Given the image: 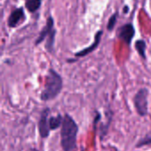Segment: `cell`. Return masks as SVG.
Segmentation results:
<instances>
[{
  "mask_svg": "<svg viewBox=\"0 0 151 151\" xmlns=\"http://www.w3.org/2000/svg\"><path fill=\"white\" fill-rule=\"evenodd\" d=\"M113 115H114V112L110 108L105 111L106 121L105 122H100L98 129H97L99 131V138H100L101 142H103L104 139L108 134L109 128H110V127L111 125V122H112V119H113Z\"/></svg>",
  "mask_w": 151,
  "mask_h": 151,
  "instance_id": "6",
  "label": "cell"
},
{
  "mask_svg": "<svg viewBox=\"0 0 151 151\" xmlns=\"http://www.w3.org/2000/svg\"><path fill=\"white\" fill-rule=\"evenodd\" d=\"M51 110L49 107H45L40 112V117L37 123V130L42 139H47L50 134V128L49 125V116H50Z\"/></svg>",
  "mask_w": 151,
  "mask_h": 151,
  "instance_id": "4",
  "label": "cell"
},
{
  "mask_svg": "<svg viewBox=\"0 0 151 151\" xmlns=\"http://www.w3.org/2000/svg\"><path fill=\"white\" fill-rule=\"evenodd\" d=\"M79 126L73 118L65 113L60 128V146L63 151H74L77 147Z\"/></svg>",
  "mask_w": 151,
  "mask_h": 151,
  "instance_id": "1",
  "label": "cell"
},
{
  "mask_svg": "<svg viewBox=\"0 0 151 151\" xmlns=\"http://www.w3.org/2000/svg\"><path fill=\"white\" fill-rule=\"evenodd\" d=\"M30 151H43V150H40L36 149V148H32V149H30Z\"/></svg>",
  "mask_w": 151,
  "mask_h": 151,
  "instance_id": "18",
  "label": "cell"
},
{
  "mask_svg": "<svg viewBox=\"0 0 151 151\" xmlns=\"http://www.w3.org/2000/svg\"><path fill=\"white\" fill-rule=\"evenodd\" d=\"M134 47L136 51L138 52L139 56L146 60L147 59V56H146V49H147V43L144 40H137L134 42Z\"/></svg>",
  "mask_w": 151,
  "mask_h": 151,
  "instance_id": "11",
  "label": "cell"
},
{
  "mask_svg": "<svg viewBox=\"0 0 151 151\" xmlns=\"http://www.w3.org/2000/svg\"><path fill=\"white\" fill-rule=\"evenodd\" d=\"M135 29L132 23H127L119 28L117 32V36L122 40L127 45H130L134 37Z\"/></svg>",
  "mask_w": 151,
  "mask_h": 151,
  "instance_id": "5",
  "label": "cell"
},
{
  "mask_svg": "<svg viewBox=\"0 0 151 151\" xmlns=\"http://www.w3.org/2000/svg\"><path fill=\"white\" fill-rule=\"evenodd\" d=\"M149 95L150 91L147 88H141L134 94V106L140 117H146L149 114Z\"/></svg>",
  "mask_w": 151,
  "mask_h": 151,
  "instance_id": "3",
  "label": "cell"
},
{
  "mask_svg": "<svg viewBox=\"0 0 151 151\" xmlns=\"http://www.w3.org/2000/svg\"><path fill=\"white\" fill-rule=\"evenodd\" d=\"M56 34H57V30L54 28L52 30V32L47 37V41L45 42V49L49 53H52L54 51V44H55Z\"/></svg>",
  "mask_w": 151,
  "mask_h": 151,
  "instance_id": "12",
  "label": "cell"
},
{
  "mask_svg": "<svg viewBox=\"0 0 151 151\" xmlns=\"http://www.w3.org/2000/svg\"><path fill=\"white\" fill-rule=\"evenodd\" d=\"M25 18L26 17H25L24 9L21 7L16 8L9 15L8 19H7V24L9 27H12V28L16 27L20 22H22L25 19Z\"/></svg>",
  "mask_w": 151,
  "mask_h": 151,
  "instance_id": "8",
  "label": "cell"
},
{
  "mask_svg": "<svg viewBox=\"0 0 151 151\" xmlns=\"http://www.w3.org/2000/svg\"><path fill=\"white\" fill-rule=\"evenodd\" d=\"M104 34V31L103 30H99L96 33L95 35V38H94V42L92 44H90L88 47L74 53V56L76 58V59L80 58H83V57H86L88 56V54H90L91 52H93L99 45L100 42H101V38H102V35Z\"/></svg>",
  "mask_w": 151,
  "mask_h": 151,
  "instance_id": "7",
  "label": "cell"
},
{
  "mask_svg": "<svg viewBox=\"0 0 151 151\" xmlns=\"http://www.w3.org/2000/svg\"><path fill=\"white\" fill-rule=\"evenodd\" d=\"M117 18H118V14L114 13L109 19L108 23H107V29H108V31H112L113 30V28L115 27L116 23H117Z\"/></svg>",
  "mask_w": 151,
  "mask_h": 151,
  "instance_id": "16",
  "label": "cell"
},
{
  "mask_svg": "<svg viewBox=\"0 0 151 151\" xmlns=\"http://www.w3.org/2000/svg\"><path fill=\"white\" fill-rule=\"evenodd\" d=\"M63 120H64V116H62L60 113H58L57 116H50L49 118V125L50 130L54 131L58 128H61Z\"/></svg>",
  "mask_w": 151,
  "mask_h": 151,
  "instance_id": "10",
  "label": "cell"
},
{
  "mask_svg": "<svg viewBox=\"0 0 151 151\" xmlns=\"http://www.w3.org/2000/svg\"><path fill=\"white\" fill-rule=\"evenodd\" d=\"M128 10H129L128 6L127 5H125V7H124V13H127Z\"/></svg>",
  "mask_w": 151,
  "mask_h": 151,
  "instance_id": "17",
  "label": "cell"
},
{
  "mask_svg": "<svg viewBox=\"0 0 151 151\" xmlns=\"http://www.w3.org/2000/svg\"><path fill=\"white\" fill-rule=\"evenodd\" d=\"M95 116H94V119H93V130L95 132V134L97 131V125L100 124L101 120H102V114L100 111H95Z\"/></svg>",
  "mask_w": 151,
  "mask_h": 151,
  "instance_id": "15",
  "label": "cell"
},
{
  "mask_svg": "<svg viewBox=\"0 0 151 151\" xmlns=\"http://www.w3.org/2000/svg\"><path fill=\"white\" fill-rule=\"evenodd\" d=\"M64 88L62 76L53 68H50L45 76L43 89L41 92L40 99L42 102H50L56 99Z\"/></svg>",
  "mask_w": 151,
  "mask_h": 151,
  "instance_id": "2",
  "label": "cell"
},
{
  "mask_svg": "<svg viewBox=\"0 0 151 151\" xmlns=\"http://www.w3.org/2000/svg\"><path fill=\"white\" fill-rule=\"evenodd\" d=\"M25 1H27V0H25Z\"/></svg>",
  "mask_w": 151,
  "mask_h": 151,
  "instance_id": "19",
  "label": "cell"
},
{
  "mask_svg": "<svg viewBox=\"0 0 151 151\" xmlns=\"http://www.w3.org/2000/svg\"><path fill=\"white\" fill-rule=\"evenodd\" d=\"M42 5V0H27L25 2V6L29 12H36Z\"/></svg>",
  "mask_w": 151,
  "mask_h": 151,
  "instance_id": "13",
  "label": "cell"
},
{
  "mask_svg": "<svg viewBox=\"0 0 151 151\" xmlns=\"http://www.w3.org/2000/svg\"><path fill=\"white\" fill-rule=\"evenodd\" d=\"M151 145V133L146 134L143 138H141L135 144V148L136 149H140L145 146H149Z\"/></svg>",
  "mask_w": 151,
  "mask_h": 151,
  "instance_id": "14",
  "label": "cell"
},
{
  "mask_svg": "<svg viewBox=\"0 0 151 151\" xmlns=\"http://www.w3.org/2000/svg\"><path fill=\"white\" fill-rule=\"evenodd\" d=\"M54 29V19L51 16H49L46 21V24L44 26V27L41 30L38 37L36 38L35 44V45H39L41 44L45 39H47V37L49 36V35L52 32V30Z\"/></svg>",
  "mask_w": 151,
  "mask_h": 151,
  "instance_id": "9",
  "label": "cell"
}]
</instances>
